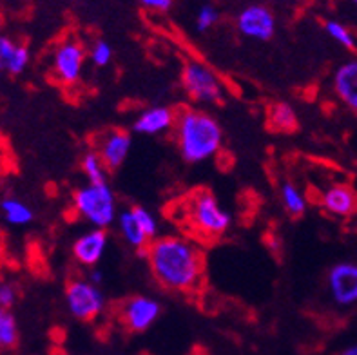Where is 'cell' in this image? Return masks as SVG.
Instances as JSON below:
<instances>
[{
  "mask_svg": "<svg viewBox=\"0 0 357 355\" xmlns=\"http://www.w3.org/2000/svg\"><path fill=\"white\" fill-rule=\"evenodd\" d=\"M0 350H2V345H0Z\"/></svg>",
  "mask_w": 357,
  "mask_h": 355,
  "instance_id": "cell-32",
  "label": "cell"
},
{
  "mask_svg": "<svg viewBox=\"0 0 357 355\" xmlns=\"http://www.w3.org/2000/svg\"><path fill=\"white\" fill-rule=\"evenodd\" d=\"M326 35L331 36L332 40H335L340 45L347 47V50L354 51L357 47V40L354 33L344 24L337 22V20H326L325 22Z\"/></svg>",
  "mask_w": 357,
  "mask_h": 355,
  "instance_id": "cell-23",
  "label": "cell"
},
{
  "mask_svg": "<svg viewBox=\"0 0 357 355\" xmlns=\"http://www.w3.org/2000/svg\"><path fill=\"white\" fill-rule=\"evenodd\" d=\"M116 225L118 232H120V236L123 238V241H126L131 248L145 252V248L149 247V238H147V236L144 234V230L140 229V225H138V221H136L131 209L118 212Z\"/></svg>",
  "mask_w": 357,
  "mask_h": 355,
  "instance_id": "cell-17",
  "label": "cell"
},
{
  "mask_svg": "<svg viewBox=\"0 0 357 355\" xmlns=\"http://www.w3.org/2000/svg\"><path fill=\"white\" fill-rule=\"evenodd\" d=\"M18 299V290L9 281H0V308L11 310Z\"/></svg>",
  "mask_w": 357,
  "mask_h": 355,
  "instance_id": "cell-27",
  "label": "cell"
},
{
  "mask_svg": "<svg viewBox=\"0 0 357 355\" xmlns=\"http://www.w3.org/2000/svg\"><path fill=\"white\" fill-rule=\"evenodd\" d=\"M18 342V324L11 310L0 308V345L2 348H13Z\"/></svg>",
  "mask_w": 357,
  "mask_h": 355,
  "instance_id": "cell-22",
  "label": "cell"
},
{
  "mask_svg": "<svg viewBox=\"0 0 357 355\" xmlns=\"http://www.w3.org/2000/svg\"><path fill=\"white\" fill-rule=\"evenodd\" d=\"M144 8L154 9V11H167L171 9L172 0H138Z\"/></svg>",
  "mask_w": 357,
  "mask_h": 355,
  "instance_id": "cell-28",
  "label": "cell"
},
{
  "mask_svg": "<svg viewBox=\"0 0 357 355\" xmlns=\"http://www.w3.org/2000/svg\"><path fill=\"white\" fill-rule=\"evenodd\" d=\"M145 257L154 281L169 292L190 294L204 281V250L185 236H158L145 248Z\"/></svg>",
  "mask_w": 357,
  "mask_h": 355,
  "instance_id": "cell-1",
  "label": "cell"
},
{
  "mask_svg": "<svg viewBox=\"0 0 357 355\" xmlns=\"http://www.w3.org/2000/svg\"><path fill=\"white\" fill-rule=\"evenodd\" d=\"M0 211H2V216L8 221L9 225L13 227H26L29 225L35 218L31 207L27 203L20 202L17 198H4L0 202Z\"/></svg>",
  "mask_w": 357,
  "mask_h": 355,
  "instance_id": "cell-19",
  "label": "cell"
},
{
  "mask_svg": "<svg viewBox=\"0 0 357 355\" xmlns=\"http://www.w3.org/2000/svg\"><path fill=\"white\" fill-rule=\"evenodd\" d=\"M89 59L93 60L96 68H105L113 59V47L105 40H96L89 51Z\"/></svg>",
  "mask_w": 357,
  "mask_h": 355,
  "instance_id": "cell-26",
  "label": "cell"
},
{
  "mask_svg": "<svg viewBox=\"0 0 357 355\" xmlns=\"http://www.w3.org/2000/svg\"><path fill=\"white\" fill-rule=\"evenodd\" d=\"M280 198L287 214H290L292 218L303 216L305 211H307V198H305L303 190L299 189L298 185L290 183V181L281 183Z\"/></svg>",
  "mask_w": 357,
  "mask_h": 355,
  "instance_id": "cell-20",
  "label": "cell"
},
{
  "mask_svg": "<svg viewBox=\"0 0 357 355\" xmlns=\"http://www.w3.org/2000/svg\"><path fill=\"white\" fill-rule=\"evenodd\" d=\"M326 290L341 308L357 305V263L340 261L326 274Z\"/></svg>",
  "mask_w": 357,
  "mask_h": 355,
  "instance_id": "cell-10",
  "label": "cell"
},
{
  "mask_svg": "<svg viewBox=\"0 0 357 355\" xmlns=\"http://www.w3.org/2000/svg\"><path fill=\"white\" fill-rule=\"evenodd\" d=\"M321 207L335 218H349L357 211V194L344 183L331 185L321 194Z\"/></svg>",
  "mask_w": 357,
  "mask_h": 355,
  "instance_id": "cell-14",
  "label": "cell"
},
{
  "mask_svg": "<svg viewBox=\"0 0 357 355\" xmlns=\"http://www.w3.org/2000/svg\"><path fill=\"white\" fill-rule=\"evenodd\" d=\"M181 87L196 104H220L225 96V87L220 77L198 60L185 62L181 69Z\"/></svg>",
  "mask_w": 357,
  "mask_h": 355,
  "instance_id": "cell-5",
  "label": "cell"
},
{
  "mask_svg": "<svg viewBox=\"0 0 357 355\" xmlns=\"http://www.w3.org/2000/svg\"><path fill=\"white\" fill-rule=\"evenodd\" d=\"M80 167L87 178V183H107V167L104 165L96 151H87L82 156Z\"/></svg>",
  "mask_w": 357,
  "mask_h": 355,
  "instance_id": "cell-21",
  "label": "cell"
},
{
  "mask_svg": "<svg viewBox=\"0 0 357 355\" xmlns=\"http://www.w3.org/2000/svg\"><path fill=\"white\" fill-rule=\"evenodd\" d=\"M73 211L91 229H109L118 218L116 196L109 183H86L73 192Z\"/></svg>",
  "mask_w": 357,
  "mask_h": 355,
  "instance_id": "cell-4",
  "label": "cell"
},
{
  "mask_svg": "<svg viewBox=\"0 0 357 355\" xmlns=\"http://www.w3.org/2000/svg\"><path fill=\"white\" fill-rule=\"evenodd\" d=\"M29 66V50L24 44H17L9 36L0 35V71L11 77H18Z\"/></svg>",
  "mask_w": 357,
  "mask_h": 355,
  "instance_id": "cell-16",
  "label": "cell"
},
{
  "mask_svg": "<svg viewBox=\"0 0 357 355\" xmlns=\"http://www.w3.org/2000/svg\"><path fill=\"white\" fill-rule=\"evenodd\" d=\"M86 63V50L77 38H66L53 51L51 71L62 86L78 84Z\"/></svg>",
  "mask_w": 357,
  "mask_h": 355,
  "instance_id": "cell-7",
  "label": "cell"
},
{
  "mask_svg": "<svg viewBox=\"0 0 357 355\" xmlns=\"http://www.w3.org/2000/svg\"><path fill=\"white\" fill-rule=\"evenodd\" d=\"M162 315V305L151 296H131L120 306V321L129 332L140 333L149 330Z\"/></svg>",
  "mask_w": 357,
  "mask_h": 355,
  "instance_id": "cell-9",
  "label": "cell"
},
{
  "mask_svg": "<svg viewBox=\"0 0 357 355\" xmlns=\"http://www.w3.org/2000/svg\"><path fill=\"white\" fill-rule=\"evenodd\" d=\"M185 216L195 234L204 239H220L232 227L231 212L223 209L216 196L208 190H198L190 196Z\"/></svg>",
  "mask_w": 357,
  "mask_h": 355,
  "instance_id": "cell-3",
  "label": "cell"
},
{
  "mask_svg": "<svg viewBox=\"0 0 357 355\" xmlns=\"http://www.w3.org/2000/svg\"><path fill=\"white\" fill-rule=\"evenodd\" d=\"M218 20H220V11L213 4H204L196 13V29L199 33L208 31V29H213L216 26Z\"/></svg>",
  "mask_w": 357,
  "mask_h": 355,
  "instance_id": "cell-25",
  "label": "cell"
},
{
  "mask_svg": "<svg viewBox=\"0 0 357 355\" xmlns=\"http://www.w3.org/2000/svg\"><path fill=\"white\" fill-rule=\"evenodd\" d=\"M109 236L104 229H89L82 232L75 241H73V257L78 265L93 266L98 265V261L104 257L105 248H107Z\"/></svg>",
  "mask_w": 357,
  "mask_h": 355,
  "instance_id": "cell-11",
  "label": "cell"
},
{
  "mask_svg": "<svg viewBox=\"0 0 357 355\" xmlns=\"http://www.w3.org/2000/svg\"><path fill=\"white\" fill-rule=\"evenodd\" d=\"M176 113L171 107L165 105H154V107L142 111L140 116L135 121V130L138 135L145 136H156L163 135L174 127Z\"/></svg>",
  "mask_w": 357,
  "mask_h": 355,
  "instance_id": "cell-15",
  "label": "cell"
},
{
  "mask_svg": "<svg viewBox=\"0 0 357 355\" xmlns=\"http://www.w3.org/2000/svg\"><path fill=\"white\" fill-rule=\"evenodd\" d=\"M298 113L287 102L274 104L268 111V127L276 133H294L298 129Z\"/></svg>",
  "mask_w": 357,
  "mask_h": 355,
  "instance_id": "cell-18",
  "label": "cell"
},
{
  "mask_svg": "<svg viewBox=\"0 0 357 355\" xmlns=\"http://www.w3.org/2000/svg\"><path fill=\"white\" fill-rule=\"evenodd\" d=\"M337 355H357V342L356 345H350V347H347L344 350H341Z\"/></svg>",
  "mask_w": 357,
  "mask_h": 355,
  "instance_id": "cell-30",
  "label": "cell"
},
{
  "mask_svg": "<svg viewBox=\"0 0 357 355\" xmlns=\"http://www.w3.org/2000/svg\"><path fill=\"white\" fill-rule=\"evenodd\" d=\"M66 306L75 319L91 323L104 314V292L100 290V287L91 283L89 279H71L66 287Z\"/></svg>",
  "mask_w": 357,
  "mask_h": 355,
  "instance_id": "cell-6",
  "label": "cell"
},
{
  "mask_svg": "<svg viewBox=\"0 0 357 355\" xmlns=\"http://www.w3.org/2000/svg\"><path fill=\"white\" fill-rule=\"evenodd\" d=\"M87 279H89L93 285L100 287V285H102V281H104V272H102L100 269H96V266H93V269L89 270V275H87Z\"/></svg>",
  "mask_w": 357,
  "mask_h": 355,
  "instance_id": "cell-29",
  "label": "cell"
},
{
  "mask_svg": "<svg viewBox=\"0 0 357 355\" xmlns=\"http://www.w3.org/2000/svg\"><path fill=\"white\" fill-rule=\"evenodd\" d=\"M132 214H135L136 221H138V225L140 229L144 230V234L149 238V241L158 238V232H160V225H158V220L154 216L153 212L147 211L145 207H132L131 209Z\"/></svg>",
  "mask_w": 357,
  "mask_h": 355,
  "instance_id": "cell-24",
  "label": "cell"
},
{
  "mask_svg": "<svg viewBox=\"0 0 357 355\" xmlns=\"http://www.w3.org/2000/svg\"><path fill=\"white\" fill-rule=\"evenodd\" d=\"M172 129L178 151L187 163L207 162L222 151V126L213 114L202 109H180Z\"/></svg>",
  "mask_w": 357,
  "mask_h": 355,
  "instance_id": "cell-2",
  "label": "cell"
},
{
  "mask_svg": "<svg viewBox=\"0 0 357 355\" xmlns=\"http://www.w3.org/2000/svg\"><path fill=\"white\" fill-rule=\"evenodd\" d=\"M352 2H354V4H356V6H357V0H352Z\"/></svg>",
  "mask_w": 357,
  "mask_h": 355,
  "instance_id": "cell-31",
  "label": "cell"
},
{
  "mask_svg": "<svg viewBox=\"0 0 357 355\" xmlns=\"http://www.w3.org/2000/svg\"><path fill=\"white\" fill-rule=\"evenodd\" d=\"M132 147V138L126 130H109L98 142L96 153L109 169H118L127 160Z\"/></svg>",
  "mask_w": 357,
  "mask_h": 355,
  "instance_id": "cell-12",
  "label": "cell"
},
{
  "mask_svg": "<svg viewBox=\"0 0 357 355\" xmlns=\"http://www.w3.org/2000/svg\"><path fill=\"white\" fill-rule=\"evenodd\" d=\"M236 29L245 38L267 42L276 33V17H274L268 6L254 2V4L245 6L238 13V17H236Z\"/></svg>",
  "mask_w": 357,
  "mask_h": 355,
  "instance_id": "cell-8",
  "label": "cell"
},
{
  "mask_svg": "<svg viewBox=\"0 0 357 355\" xmlns=\"http://www.w3.org/2000/svg\"><path fill=\"white\" fill-rule=\"evenodd\" d=\"M332 89L341 104L357 114V59L347 60L335 69Z\"/></svg>",
  "mask_w": 357,
  "mask_h": 355,
  "instance_id": "cell-13",
  "label": "cell"
}]
</instances>
